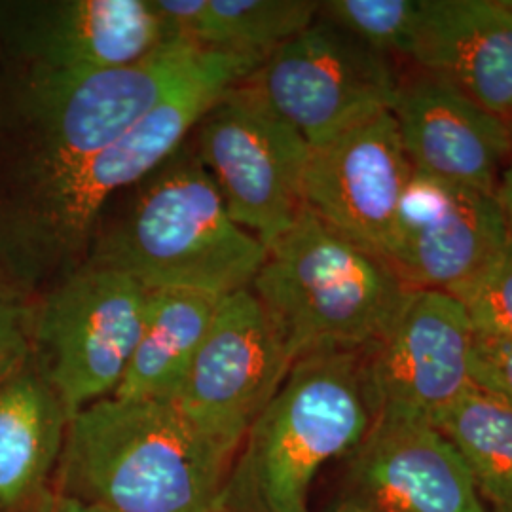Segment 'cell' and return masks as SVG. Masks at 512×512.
I'll list each match as a JSON object with an SVG mask.
<instances>
[{
  "mask_svg": "<svg viewBox=\"0 0 512 512\" xmlns=\"http://www.w3.org/2000/svg\"><path fill=\"white\" fill-rule=\"evenodd\" d=\"M205 55L171 40L128 67L63 74L0 52V253L48 192L124 135Z\"/></svg>",
  "mask_w": 512,
  "mask_h": 512,
  "instance_id": "1",
  "label": "cell"
},
{
  "mask_svg": "<svg viewBox=\"0 0 512 512\" xmlns=\"http://www.w3.org/2000/svg\"><path fill=\"white\" fill-rule=\"evenodd\" d=\"M262 63L249 55L207 50L194 73L109 147L76 167L27 215L0 253V287L18 296L37 289L48 293L82 268L105 205L179 150L205 110Z\"/></svg>",
  "mask_w": 512,
  "mask_h": 512,
  "instance_id": "2",
  "label": "cell"
},
{
  "mask_svg": "<svg viewBox=\"0 0 512 512\" xmlns=\"http://www.w3.org/2000/svg\"><path fill=\"white\" fill-rule=\"evenodd\" d=\"M264 256L266 245L230 217L219 188L184 141L105 205L84 264L122 272L150 291L226 296L251 287Z\"/></svg>",
  "mask_w": 512,
  "mask_h": 512,
  "instance_id": "3",
  "label": "cell"
},
{
  "mask_svg": "<svg viewBox=\"0 0 512 512\" xmlns=\"http://www.w3.org/2000/svg\"><path fill=\"white\" fill-rule=\"evenodd\" d=\"M376 414L368 349L296 359L241 440L215 512H311L315 478L348 458Z\"/></svg>",
  "mask_w": 512,
  "mask_h": 512,
  "instance_id": "4",
  "label": "cell"
},
{
  "mask_svg": "<svg viewBox=\"0 0 512 512\" xmlns=\"http://www.w3.org/2000/svg\"><path fill=\"white\" fill-rule=\"evenodd\" d=\"M230 461L173 404L107 397L69 420L59 494L103 512H215Z\"/></svg>",
  "mask_w": 512,
  "mask_h": 512,
  "instance_id": "5",
  "label": "cell"
},
{
  "mask_svg": "<svg viewBox=\"0 0 512 512\" xmlns=\"http://www.w3.org/2000/svg\"><path fill=\"white\" fill-rule=\"evenodd\" d=\"M249 289L293 363L317 351L374 348L412 293L385 256L308 207L266 249Z\"/></svg>",
  "mask_w": 512,
  "mask_h": 512,
  "instance_id": "6",
  "label": "cell"
},
{
  "mask_svg": "<svg viewBox=\"0 0 512 512\" xmlns=\"http://www.w3.org/2000/svg\"><path fill=\"white\" fill-rule=\"evenodd\" d=\"M150 289L129 275L82 266L33 311V363L69 416L112 397L147 317Z\"/></svg>",
  "mask_w": 512,
  "mask_h": 512,
  "instance_id": "7",
  "label": "cell"
},
{
  "mask_svg": "<svg viewBox=\"0 0 512 512\" xmlns=\"http://www.w3.org/2000/svg\"><path fill=\"white\" fill-rule=\"evenodd\" d=\"M219 188L230 217L266 249L304 209L310 147L253 90L238 82L205 110L186 139Z\"/></svg>",
  "mask_w": 512,
  "mask_h": 512,
  "instance_id": "8",
  "label": "cell"
},
{
  "mask_svg": "<svg viewBox=\"0 0 512 512\" xmlns=\"http://www.w3.org/2000/svg\"><path fill=\"white\" fill-rule=\"evenodd\" d=\"M401 80L393 57L317 16L241 84L317 147L391 112Z\"/></svg>",
  "mask_w": 512,
  "mask_h": 512,
  "instance_id": "9",
  "label": "cell"
},
{
  "mask_svg": "<svg viewBox=\"0 0 512 512\" xmlns=\"http://www.w3.org/2000/svg\"><path fill=\"white\" fill-rule=\"evenodd\" d=\"M291 366L279 332L251 289L226 294L173 406L232 459Z\"/></svg>",
  "mask_w": 512,
  "mask_h": 512,
  "instance_id": "10",
  "label": "cell"
},
{
  "mask_svg": "<svg viewBox=\"0 0 512 512\" xmlns=\"http://www.w3.org/2000/svg\"><path fill=\"white\" fill-rule=\"evenodd\" d=\"M509 241L495 194L414 169L397 209L387 260L410 291L461 300Z\"/></svg>",
  "mask_w": 512,
  "mask_h": 512,
  "instance_id": "11",
  "label": "cell"
},
{
  "mask_svg": "<svg viewBox=\"0 0 512 512\" xmlns=\"http://www.w3.org/2000/svg\"><path fill=\"white\" fill-rule=\"evenodd\" d=\"M475 330L458 298L412 291L391 329L368 349L376 418L435 421L476 387Z\"/></svg>",
  "mask_w": 512,
  "mask_h": 512,
  "instance_id": "12",
  "label": "cell"
},
{
  "mask_svg": "<svg viewBox=\"0 0 512 512\" xmlns=\"http://www.w3.org/2000/svg\"><path fill=\"white\" fill-rule=\"evenodd\" d=\"M171 40L150 0L0 2V52L54 73L128 67Z\"/></svg>",
  "mask_w": 512,
  "mask_h": 512,
  "instance_id": "13",
  "label": "cell"
},
{
  "mask_svg": "<svg viewBox=\"0 0 512 512\" xmlns=\"http://www.w3.org/2000/svg\"><path fill=\"white\" fill-rule=\"evenodd\" d=\"M342 461L334 512H490L456 446L431 423L376 418Z\"/></svg>",
  "mask_w": 512,
  "mask_h": 512,
  "instance_id": "14",
  "label": "cell"
},
{
  "mask_svg": "<svg viewBox=\"0 0 512 512\" xmlns=\"http://www.w3.org/2000/svg\"><path fill=\"white\" fill-rule=\"evenodd\" d=\"M414 173L393 112H382L310 147L304 207L334 230L387 258L397 209Z\"/></svg>",
  "mask_w": 512,
  "mask_h": 512,
  "instance_id": "15",
  "label": "cell"
},
{
  "mask_svg": "<svg viewBox=\"0 0 512 512\" xmlns=\"http://www.w3.org/2000/svg\"><path fill=\"white\" fill-rule=\"evenodd\" d=\"M393 116L412 167L495 194L512 160V126L452 82L418 71L401 80Z\"/></svg>",
  "mask_w": 512,
  "mask_h": 512,
  "instance_id": "16",
  "label": "cell"
},
{
  "mask_svg": "<svg viewBox=\"0 0 512 512\" xmlns=\"http://www.w3.org/2000/svg\"><path fill=\"white\" fill-rule=\"evenodd\" d=\"M408 59L511 124L512 10L503 0H423Z\"/></svg>",
  "mask_w": 512,
  "mask_h": 512,
  "instance_id": "17",
  "label": "cell"
},
{
  "mask_svg": "<svg viewBox=\"0 0 512 512\" xmlns=\"http://www.w3.org/2000/svg\"><path fill=\"white\" fill-rule=\"evenodd\" d=\"M69 420L33 359L0 385V512L27 511L46 494Z\"/></svg>",
  "mask_w": 512,
  "mask_h": 512,
  "instance_id": "18",
  "label": "cell"
},
{
  "mask_svg": "<svg viewBox=\"0 0 512 512\" xmlns=\"http://www.w3.org/2000/svg\"><path fill=\"white\" fill-rule=\"evenodd\" d=\"M222 296L152 289L139 342L112 397L173 404L215 321Z\"/></svg>",
  "mask_w": 512,
  "mask_h": 512,
  "instance_id": "19",
  "label": "cell"
},
{
  "mask_svg": "<svg viewBox=\"0 0 512 512\" xmlns=\"http://www.w3.org/2000/svg\"><path fill=\"white\" fill-rule=\"evenodd\" d=\"M169 37L266 61L319 16L313 0H150Z\"/></svg>",
  "mask_w": 512,
  "mask_h": 512,
  "instance_id": "20",
  "label": "cell"
},
{
  "mask_svg": "<svg viewBox=\"0 0 512 512\" xmlns=\"http://www.w3.org/2000/svg\"><path fill=\"white\" fill-rule=\"evenodd\" d=\"M435 427L450 440L490 512H512V406L473 387Z\"/></svg>",
  "mask_w": 512,
  "mask_h": 512,
  "instance_id": "21",
  "label": "cell"
},
{
  "mask_svg": "<svg viewBox=\"0 0 512 512\" xmlns=\"http://www.w3.org/2000/svg\"><path fill=\"white\" fill-rule=\"evenodd\" d=\"M423 0H327L319 16L387 57H408Z\"/></svg>",
  "mask_w": 512,
  "mask_h": 512,
  "instance_id": "22",
  "label": "cell"
},
{
  "mask_svg": "<svg viewBox=\"0 0 512 512\" xmlns=\"http://www.w3.org/2000/svg\"><path fill=\"white\" fill-rule=\"evenodd\" d=\"M459 302L478 340H512V239Z\"/></svg>",
  "mask_w": 512,
  "mask_h": 512,
  "instance_id": "23",
  "label": "cell"
},
{
  "mask_svg": "<svg viewBox=\"0 0 512 512\" xmlns=\"http://www.w3.org/2000/svg\"><path fill=\"white\" fill-rule=\"evenodd\" d=\"M33 311L21 296L0 287V385L33 359Z\"/></svg>",
  "mask_w": 512,
  "mask_h": 512,
  "instance_id": "24",
  "label": "cell"
},
{
  "mask_svg": "<svg viewBox=\"0 0 512 512\" xmlns=\"http://www.w3.org/2000/svg\"><path fill=\"white\" fill-rule=\"evenodd\" d=\"M473 382L512 406V340L476 338Z\"/></svg>",
  "mask_w": 512,
  "mask_h": 512,
  "instance_id": "25",
  "label": "cell"
},
{
  "mask_svg": "<svg viewBox=\"0 0 512 512\" xmlns=\"http://www.w3.org/2000/svg\"><path fill=\"white\" fill-rule=\"evenodd\" d=\"M495 196H497V202H499L501 209H503L505 222H507V228H509V236L512 239V160L503 169V173L499 177Z\"/></svg>",
  "mask_w": 512,
  "mask_h": 512,
  "instance_id": "26",
  "label": "cell"
},
{
  "mask_svg": "<svg viewBox=\"0 0 512 512\" xmlns=\"http://www.w3.org/2000/svg\"><path fill=\"white\" fill-rule=\"evenodd\" d=\"M44 512H103L95 509L92 505L71 497V495L55 494L54 497H48L42 503Z\"/></svg>",
  "mask_w": 512,
  "mask_h": 512,
  "instance_id": "27",
  "label": "cell"
},
{
  "mask_svg": "<svg viewBox=\"0 0 512 512\" xmlns=\"http://www.w3.org/2000/svg\"><path fill=\"white\" fill-rule=\"evenodd\" d=\"M503 2H505V4H507V8H511V10H512V0H503Z\"/></svg>",
  "mask_w": 512,
  "mask_h": 512,
  "instance_id": "28",
  "label": "cell"
},
{
  "mask_svg": "<svg viewBox=\"0 0 512 512\" xmlns=\"http://www.w3.org/2000/svg\"><path fill=\"white\" fill-rule=\"evenodd\" d=\"M511 126H512V122H511Z\"/></svg>",
  "mask_w": 512,
  "mask_h": 512,
  "instance_id": "29",
  "label": "cell"
}]
</instances>
